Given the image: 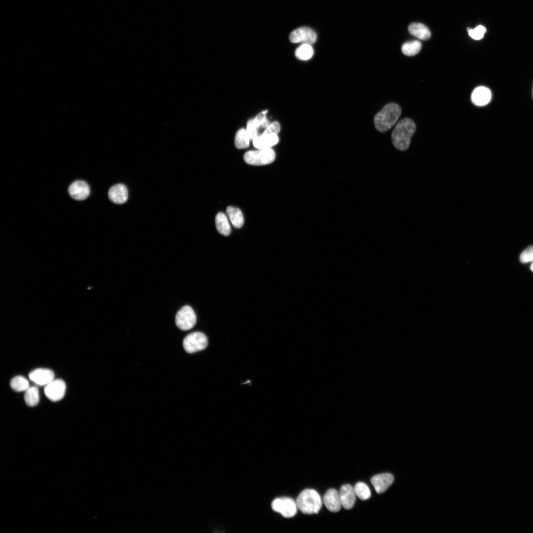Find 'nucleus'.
Returning a JSON list of instances; mask_svg holds the SVG:
<instances>
[{"mask_svg":"<svg viewBox=\"0 0 533 533\" xmlns=\"http://www.w3.org/2000/svg\"><path fill=\"white\" fill-rule=\"evenodd\" d=\"M416 125L410 118L401 119L396 125L391 134L394 147L397 150L404 151L410 146L411 138L416 131Z\"/></svg>","mask_w":533,"mask_h":533,"instance_id":"f257e3e1","label":"nucleus"},{"mask_svg":"<svg viewBox=\"0 0 533 533\" xmlns=\"http://www.w3.org/2000/svg\"><path fill=\"white\" fill-rule=\"evenodd\" d=\"M401 113V108L397 104L389 103L385 105L374 117L376 128L381 132L389 130L398 120Z\"/></svg>","mask_w":533,"mask_h":533,"instance_id":"f03ea898","label":"nucleus"},{"mask_svg":"<svg viewBox=\"0 0 533 533\" xmlns=\"http://www.w3.org/2000/svg\"><path fill=\"white\" fill-rule=\"evenodd\" d=\"M296 503L298 508L306 514L317 513L322 502L318 493L313 489H305L298 495Z\"/></svg>","mask_w":533,"mask_h":533,"instance_id":"7ed1b4c3","label":"nucleus"},{"mask_svg":"<svg viewBox=\"0 0 533 533\" xmlns=\"http://www.w3.org/2000/svg\"><path fill=\"white\" fill-rule=\"evenodd\" d=\"M275 158V152L271 148L250 150L244 154V160L247 164L263 165L272 163Z\"/></svg>","mask_w":533,"mask_h":533,"instance_id":"20e7f679","label":"nucleus"},{"mask_svg":"<svg viewBox=\"0 0 533 533\" xmlns=\"http://www.w3.org/2000/svg\"><path fill=\"white\" fill-rule=\"evenodd\" d=\"M183 345L187 352L192 353L204 349L208 345V340L203 333L195 332L184 338Z\"/></svg>","mask_w":533,"mask_h":533,"instance_id":"39448f33","label":"nucleus"},{"mask_svg":"<svg viewBox=\"0 0 533 533\" xmlns=\"http://www.w3.org/2000/svg\"><path fill=\"white\" fill-rule=\"evenodd\" d=\"M175 322L177 326L183 331L193 327L196 322V317L192 308L189 305L182 307L176 315Z\"/></svg>","mask_w":533,"mask_h":533,"instance_id":"423d86ee","label":"nucleus"},{"mask_svg":"<svg viewBox=\"0 0 533 533\" xmlns=\"http://www.w3.org/2000/svg\"><path fill=\"white\" fill-rule=\"evenodd\" d=\"M271 506L273 510L286 518L295 516L298 509L296 501L290 497L276 498L272 501Z\"/></svg>","mask_w":533,"mask_h":533,"instance_id":"0eeeda50","label":"nucleus"},{"mask_svg":"<svg viewBox=\"0 0 533 533\" xmlns=\"http://www.w3.org/2000/svg\"><path fill=\"white\" fill-rule=\"evenodd\" d=\"M317 39V35L311 28L306 27L299 28L292 31L289 36V40L292 43L313 44Z\"/></svg>","mask_w":533,"mask_h":533,"instance_id":"6e6552de","label":"nucleus"},{"mask_svg":"<svg viewBox=\"0 0 533 533\" xmlns=\"http://www.w3.org/2000/svg\"><path fill=\"white\" fill-rule=\"evenodd\" d=\"M66 391V384L60 379L53 380L45 385L44 393L46 396L52 401H58L62 399Z\"/></svg>","mask_w":533,"mask_h":533,"instance_id":"1a4fd4ad","label":"nucleus"},{"mask_svg":"<svg viewBox=\"0 0 533 533\" xmlns=\"http://www.w3.org/2000/svg\"><path fill=\"white\" fill-rule=\"evenodd\" d=\"M30 379L39 385H46L54 380L53 372L48 369L39 368L31 371L29 374Z\"/></svg>","mask_w":533,"mask_h":533,"instance_id":"9d476101","label":"nucleus"},{"mask_svg":"<svg viewBox=\"0 0 533 533\" xmlns=\"http://www.w3.org/2000/svg\"><path fill=\"white\" fill-rule=\"evenodd\" d=\"M68 191L71 196L77 200L86 199L90 194V188L88 184L83 181H76L69 187Z\"/></svg>","mask_w":533,"mask_h":533,"instance_id":"9b49d317","label":"nucleus"},{"mask_svg":"<svg viewBox=\"0 0 533 533\" xmlns=\"http://www.w3.org/2000/svg\"><path fill=\"white\" fill-rule=\"evenodd\" d=\"M393 481V476L388 473L376 475L371 479V482L378 494H381L384 492L391 486Z\"/></svg>","mask_w":533,"mask_h":533,"instance_id":"f8f14e48","label":"nucleus"},{"mask_svg":"<svg viewBox=\"0 0 533 533\" xmlns=\"http://www.w3.org/2000/svg\"><path fill=\"white\" fill-rule=\"evenodd\" d=\"M323 502L326 508L332 512L339 511L342 506L339 492L334 489L327 491L323 496Z\"/></svg>","mask_w":533,"mask_h":533,"instance_id":"ddd939ff","label":"nucleus"},{"mask_svg":"<svg viewBox=\"0 0 533 533\" xmlns=\"http://www.w3.org/2000/svg\"><path fill=\"white\" fill-rule=\"evenodd\" d=\"M342 506L345 509L353 507L356 500V494L354 487L349 484L343 485L339 492Z\"/></svg>","mask_w":533,"mask_h":533,"instance_id":"4468645a","label":"nucleus"},{"mask_svg":"<svg viewBox=\"0 0 533 533\" xmlns=\"http://www.w3.org/2000/svg\"><path fill=\"white\" fill-rule=\"evenodd\" d=\"M108 196L113 202L118 204H123L128 199V190L123 184H118L115 185L109 189Z\"/></svg>","mask_w":533,"mask_h":533,"instance_id":"2eb2a0df","label":"nucleus"},{"mask_svg":"<svg viewBox=\"0 0 533 533\" xmlns=\"http://www.w3.org/2000/svg\"><path fill=\"white\" fill-rule=\"evenodd\" d=\"M492 94L490 90L483 86L475 88L471 96L472 103L478 106H484L487 105L490 102Z\"/></svg>","mask_w":533,"mask_h":533,"instance_id":"dca6fc26","label":"nucleus"},{"mask_svg":"<svg viewBox=\"0 0 533 533\" xmlns=\"http://www.w3.org/2000/svg\"><path fill=\"white\" fill-rule=\"evenodd\" d=\"M252 141L253 146L257 149H268L278 143L279 138L277 134L262 133Z\"/></svg>","mask_w":533,"mask_h":533,"instance_id":"f3484780","label":"nucleus"},{"mask_svg":"<svg viewBox=\"0 0 533 533\" xmlns=\"http://www.w3.org/2000/svg\"><path fill=\"white\" fill-rule=\"evenodd\" d=\"M408 30L411 35L422 40L428 39L431 37V33L428 28L421 23H412L409 26Z\"/></svg>","mask_w":533,"mask_h":533,"instance_id":"a211bd4d","label":"nucleus"},{"mask_svg":"<svg viewBox=\"0 0 533 533\" xmlns=\"http://www.w3.org/2000/svg\"><path fill=\"white\" fill-rule=\"evenodd\" d=\"M226 213L233 226L237 228L242 227L244 223L243 216L241 210L236 207L228 206Z\"/></svg>","mask_w":533,"mask_h":533,"instance_id":"6ab92c4d","label":"nucleus"},{"mask_svg":"<svg viewBox=\"0 0 533 533\" xmlns=\"http://www.w3.org/2000/svg\"><path fill=\"white\" fill-rule=\"evenodd\" d=\"M215 224L219 232L225 236H228L231 232V228L228 216L223 213H219L215 218Z\"/></svg>","mask_w":533,"mask_h":533,"instance_id":"aec40b11","label":"nucleus"},{"mask_svg":"<svg viewBox=\"0 0 533 533\" xmlns=\"http://www.w3.org/2000/svg\"><path fill=\"white\" fill-rule=\"evenodd\" d=\"M250 140L246 129L242 128L238 130L235 134L234 144L236 148L244 149L249 146Z\"/></svg>","mask_w":533,"mask_h":533,"instance_id":"412c9836","label":"nucleus"},{"mask_svg":"<svg viewBox=\"0 0 533 533\" xmlns=\"http://www.w3.org/2000/svg\"><path fill=\"white\" fill-rule=\"evenodd\" d=\"M314 54V50L311 44L303 43L295 50L296 57L300 60L306 61L310 59Z\"/></svg>","mask_w":533,"mask_h":533,"instance_id":"4be33fe9","label":"nucleus"},{"mask_svg":"<svg viewBox=\"0 0 533 533\" xmlns=\"http://www.w3.org/2000/svg\"><path fill=\"white\" fill-rule=\"evenodd\" d=\"M421 44L418 40H412L404 43L402 46V53L407 56H412L417 54L420 50Z\"/></svg>","mask_w":533,"mask_h":533,"instance_id":"5701e85b","label":"nucleus"},{"mask_svg":"<svg viewBox=\"0 0 533 533\" xmlns=\"http://www.w3.org/2000/svg\"><path fill=\"white\" fill-rule=\"evenodd\" d=\"M24 399L28 406L33 407L37 405L39 400L38 388L36 386L29 387L25 391Z\"/></svg>","mask_w":533,"mask_h":533,"instance_id":"b1692460","label":"nucleus"},{"mask_svg":"<svg viewBox=\"0 0 533 533\" xmlns=\"http://www.w3.org/2000/svg\"><path fill=\"white\" fill-rule=\"evenodd\" d=\"M10 385L14 390L18 392L26 391L29 387L28 380L21 376H17L12 378Z\"/></svg>","mask_w":533,"mask_h":533,"instance_id":"393cba45","label":"nucleus"},{"mask_svg":"<svg viewBox=\"0 0 533 533\" xmlns=\"http://www.w3.org/2000/svg\"><path fill=\"white\" fill-rule=\"evenodd\" d=\"M354 489L356 496L362 500L369 499L371 495L369 488L363 482L357 483Z\"/></svg>","mask_w":533,"mask_h":533,"instance_id":"a878e982","label":"nucleus"},{"mask_svg":"<svg viewBox=\"0 0 533 533\" xmlns=\"http://www.w3.org/2000/svg\"><path fill=\"white\" fill-rule=\"evenodd\" d=\"M267 112V110L264 111L257 114L253 118L254 123L259 129L262 128L265 129L270 124L269 121L266 118V114Z\"/></svg>","mask_w":533,"mask_h":533,"instance_id":"bb28decb","label":"nucleus"},{"mask_svg":"<svg viewBox=\"0 0 533 533\" xmlns=\"http://www.w3.org/2000/svg\"><path fill=\"white\" fill-rule=\"evenodd\" d=\"M486 31V28L482 25H479L474 29L468 28L469 36L475 40L482 38Z\"/></svg>","mask_w":533,"mask_h":533,"instance_id":"cd10ccee","label":"nucleus"},{"mask_svg":"<svg viewBox=\"0 0 533 533\" xmlns=\"http://www.w3.org/2000/svg\"><path fill=\"white\" fill-rule=\"evenodd\" d=\"M246 129L252 141L259 135V129L254 123L253 119H250L248 121Z\"/></svg>","mask_w":533,"mask_h":533,"instance_id":"c85d7f7f","label":"nucleus"},{"mask_svg":"<svg viewBox=\"0 0 533 533\" xmlns=\"http://www.w3.org/2000/svg\"><path fill=\"white\" fill-rule=\"evenodd\" d=\"M520 261L522 263L533 261V246H529L522 252L520 257Z\"/></svg>","mask_w":533,"mask_h":533,"instance_id":"c756f323","label":"nucleus"},{"mask_svg":"<svg viewBox=\"0 0 533 533\" xmlns=\"http://www.w3.org/2000/svg\"><path fill=\"white\" fill-rule=\"evenodd\" d=\"M281 127L279 123L277 121H273L264 129L263 134H277L280 131ZM262 134V133H261Z\"/></svg>","mask_w":533,"mask_h":533,"instance_id":"7c9ffc66","label":"nucleus"},{"mask_svg":"<svg viewBox=\"0 0 533 533\" xmlns=\"http://www.w3.org/2000/svg\"><path fill=\"white\" fill-rule=\"evenodd\" d=\"M530 268H531V270L533 272V263L531 265Z\"/></svg>","mask_w":533,"mask_h":533,"instance_id":"2f4dec72","label":"nucleus"},{"mask_svg":"<svg viewBox=\"0 0 533 533\" xmlns=\"http://www.w3.org/2000/svg\"><path fill=\"white\" fill-rule=\"evenodd\" d=\"M532 96H533V90H532Z\"/></svg>","mask_w":533,"mask_h":533,"instance_id":"473e14b6","label":"nucleus"}]
</instances>
